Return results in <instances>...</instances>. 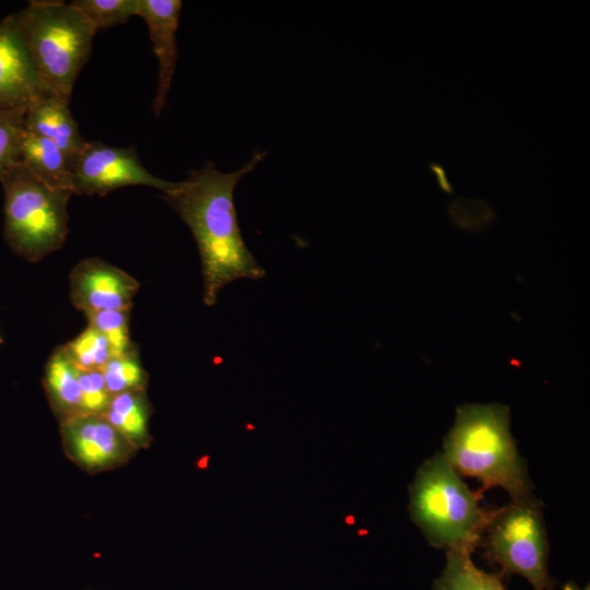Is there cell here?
<instances>
[{
	"label": "cell",
	"mask_w": 590,
	"mask_h": 590,
	"mask_svg": "<svg viewBox=\"0 0 590 590\" xmlns=\"http://www.w3.org/2000/svg\"><path fill=\"white\" fill-rule=\"evenodd\" d=\"M266 156L256 152L241 168L224 173L209 162L161 198L190 228L200 256L203 303L212 306L220 291L238 279L260 280L264 270L248 250L238 226L234 190Z\"/></svg>",
	"instance_id": "6da1fadb"
},
{
	"label": "cell",
	"mask_w": 590,
	"mask_h": 590,
	"mask_svg": "<svg viewBox=\"0 0 590 590\" xmlns=\"http://www.w3.org/2000/svg\"><path fill=\"white\" fill-rule=\"evenodd\" d=\"M442 455L460 475L479 480L481 493L499 486L511 500L532 494L533 485L510 433V411L504 404L458 406Z\"/></svg>",
	"instance_id": "7a4b0ae2"
},
{
	"label": "cell",
	"mask_w": 590,
	"mask_h": 590,
	"mask_svg": "<svg viewBox=\"0 0 590 590\" xmlns=\"http://www.w3.org/2000/svg\"><path fill=\"white\" fill-rule=\"evenodd\" d=\"M481 498L437 452L410 485V517L434 547L472 554L495 510L483 508Z\"/></svg>",
	"instance_id": "3957f363"
},
{
	"label": "cell",
	"mask_w": 590,
	"mask_h": 590,
	"mask_svg": "<svg viewBox=\"0 0 590 590\" xmlns=\"http://www.w3.org/2000/svg\"><path fill=\"white\" fill-rule=\"evenodd\" d=\"M15 14L44 90L69 103L97 31L63 1L32 0Z\"/></svg>",
	"instance_id": "277c9868"
},
{
	"label": "cell",
	"mask_w": 590,
	"mask_h": 590,
	"mask_svg": "<svg viewBox=\"0 0 590 590\" xmlns=\"http://www.w3.org/2000/svg\"><path fill=\"white\" fill-rule=\"evenodd\" d=\"M4 196L3 237L11 250L38 262L67 240L68 203L72 191L54 189L20 162L0 177Z\"/></svg>",
	"instance_id": "5b68a950"
},
{
	"label": "cell",
	"mask_w": 590,
	"mask_h": 590,
	"mask_svg": "<svg viewBox=\"0 0 590 590\" xmlns=\"http://www.w3.org/2000/svg\"><path fill=\"white\" fill-rule=\"evenodd\" d=\"M483 557L502 575L517 574L533 590H554L542 503L532 494L494 510L481 539Z\"/></svg>",
	"instance_id": "8992f818"
},
{
	"label": "cell",
	"mask_w": 590,
	"mask_h": 590,
	"mask_svg": "<svg viewBox=\"0 0 590 590\" xmlns=\"http://www.w3.org/2000/svg\"><path fill=\"white\" fill-rule=\"evenodd\" d=\"M74 194L101 196L127 186H149L166 192L176 186L152 175L140 162L133 145L116 148L86 141L71 164Z\"/></svg>",
	"instance_id": "52a82bcc"
},
{
	"label": "cell",
	"mask_w": 590,
	"mask_h": 590,
	"mask_svg": "<svg viewBox=\"0 0 590 590\" xmlns=\"http://www.w3.org/2000/svg\"><path fill=\"white\" fill-rule=\"evenodd\" d=\"M64 455L95 474L128 463L137 450L102 416L78 415L59 424Z\"/></svg>",
	"instance_id": "ba28073f"
},
{
	"label": "cell",
	"mask_w": 590,
	"mask_h": 590,
	"mask_svg": "<svg viewBox=\"0 0 590 590\" xmlns=\"http://www.w3.org/2000/svg\"><path fill=\"white\" fill-rule=\"evenodd\" d=\"M70 298L85 314L131 309L140 283L99 258L80 260L70 273Z\"/></svg>",
	"instance_id": "9c48e42d"
},
{
	"label": "cell",
	"mask_w": 590,
	"mask_h": 590,
	"mask_svg": "<svg viewBox=\"0 0 590 590\" xmlns=\"http://www.w3.org/2000/svg\"><path fill=\"white\" fill-rule=\"evenodd\" d=\"M43 93L16 14H10L0 21V113L25 110Z\"/></svg>",
	"instance_id": "30bf717a"
},
{
	"label": "cell",
	"mask_w": 590,
	"mask_h": 590,
	"mask_svg": "<svg viewBox=\"0 0 590 590\" xmlns=\"http://www.w3.org/2000/svg\"><path fill=\"white\" fill-rule=\"evenodd\" d=\"M180 0H139L138 14L150 33L158 61V79L152 109L158 117L166 103L178 58L176 32L179 26Z\"/></svg>",
	"instance_id": "8fae6325"
},
{
	"label": "cell",
	"mask_w": 590,
	"mask_h": 590,
	"mask_svg": "<svg viewBox=\"0 0 590 590\" xmlns=\"http://www.w3.org/2000/svg\"><path fill=\"white\" fill-rule=\"evenodd\" d=\"M24 130L54 142L71 164L86 142L69 109V103L50 93L40 94L27 106Z\"/></svg>",
	"instance_id": "7c38bea8"
},
{
	"label": "cell",
	"mask_w": 590,
	"mask_h": 590,
	"mask_svg": "<svg viewBox=\"0 0 590 590\" xmlns=\"http://www.w3.org/2000/svg\"><path fill=\"white\" fill-rule=\"evenodd\" d=\"M80 368L64 345L55 347L48 357L43 387L51 411L59 424L81 415Z\"/></svg>",
	"instance_id": "4fadbf2b"
},
{
	"label": "cell",
	"mask_w": 590,
	"mask_h": 590,
	"mask_svg": "<svg viewBox=\"0 0 590 590\" xmlns=\"http://www.w3.org/2000/svg\"><path fill=\"white\" fill-rule=\"evenodd\" d=\"M20 163L43 184L73 192L71 163L50 140L24 130Z\"/></svg>",
	"instance_id": "5bb4252c"
},
{
	"label": "cell",
	"mask_w": 590,
	"mask_h": 590,
	"mask_svg": "<svg viewBox=\"0 0 590 590\" xmlns=\"http://www.w3.org/2000/svg\"><path fill=\"white\" fill-rule=\"evenodd\" d=\"M152 404L146 391L122 392L111 396L103 417L138 451L150 447Z\"/></svg>",
	"instance_id": "9a60e30c"
},
{
	"label": "cell",
	"mask_w": 590,
	"mask_h": 590,
	"mask_svg": "<svg viewBox=\"0 0 590 590\" xmlns=\"http://www.w3.org/2000/svg\"><path fill=\"white\" fill-rule=\"evenodd\" d=\"M434 590H506L502 576L480 569L471 553L447 551L446 563L435 579Z\"/></svg>",
	"instance_id": "2e32d148"
},
{
	"label": "cell",
	"mask_w": 590,
	"mask_h": 590,
	"mask_svg": "<svg viewBox=\"0 0 590 590\" xmlns=\"http://www.w3.org/2000/svg\"><path fill=\"white\" fill-rule=\"evenodd\" d=\"M101 371L111 396L146 391L149 376L141 363L138 350L113 357Z\"/></svg>",
	"instance_id": "e0dca14e"
},
{
	"label": "cell",
	"mask_w": 590,
	"mask_h": 590,
	"mask_svg": "<svg viewBox=\"0 0 590 590\" xmlns=\"http://www.w3.org/2000/svg\"><path fill=\"white\" fill-rule=\"evenodd\" d=\"M64 346L74 364L83 370H102L116 356L106 337L88 326Z\"/></svg>",
	"instance_id": "ac0fdd59"
},
{
	"label": "cell",
	"mask_w": 590,
	"mask_h": 590,
	"mask_svg": "<svg viewBox=\"0 0 590 590\" xmlns=\"http://www.w3.org/2000/svg\"><path fill=\"white\" fill-rule=\"evenodd\" d=\"M70 4L98 31L127 23L138 14L139 0H73Z\"/></svg>",
	"instance_id": "d6986e66"
},
{
	"label": "cell",
	"mask_w": 590,
	"mask_h": 590,
	"mask_svg": "<svg viewBox=\"0 0 590 590\" xmlns=\"http://www.w3.org/2000/svg\"><path fill=\"white\" fill-rule=\"evenodd\" d=\"M130 310H104L85 314L87 326L106 337L116 356L137 350L129 333Z\"/></svg>",
	"instance_id": "ffe728a7"
},
{
	"label": "cell",
	"mask_w": 590,
	"mask_h": 590,
	"mask_svg": "<svg viewBox=\"0 0 590 590\" xmlns=\"http://www.w3.org/2000/svg\"><path fill=\"white\" fill-rule=\"evenodd\" d=\"M25 110L0 113V177L20 162Z\"/></svg>",
	"instance_id": "44dd1931"
},
{
	"label": "cell",
	"mask_w": 590,
	"mask_h": 590,
	"mask_svg": "<svg viewBox=\"0 0 590 590\" xmlns=\"http://www.w3.org/2000/svg\"><path fill=\"white\" fill-rule=\"evenodd\" d=\"M81 386V415H103L111 394L108 392L101 370H83L79 374Z\"/></svg>",
	"instance_id": "7402d4cb"
},
{
	"label": "cell",
	"mask_w": 590,
	"mask_h": 590,
	"mask_svg": "<svg viewBox=\"0 0 590 590\" xmlns=\"http://www.w3.org/2000/svg\"><path fill=\"white\" fill-rule=\"evenodd\" d=\"M427 167L435 175L438 187L446 193H453V187L448 180L446 168L434 161L429 162Z\"/></svg>",
	"instance_id": "603a6c76"
},
{
	"label": "cell",
	"mask_w": 590,
	"mask_h": 590,
	"mask_svg": "<svg viewBox=\"0 0 590 590\" xmlns=\"http://www.w3.org/2000/svg\"><path fill=\"white\" fill-rule=\"evenodd\" d=\"M574 585H575V583H573V582L566 583V585L564 586L563 590H573Z\"/></svg>",
	"instance_id": "cb8c5ba5"
},
{
	"label": "cell",
	"mask_w": 590,
	"mask_h": 590,
	"mask_svg": "<svg viewBox=\"0 0 590 590\" xmlns=\"http://www.w3.org/2000/svg\"><path fill=\"white\" fill-rule=\"evenodd\" d=\"M573 590H590V587H589V583H588L583 588L579 589L576 585H574Z\"/></svg>",
	"instance_id": "d4e9b609"
}]
</instances>
